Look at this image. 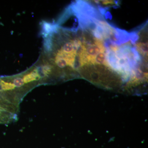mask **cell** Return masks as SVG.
Listing matches in <instances>:
<instances>
[{"instance_id": "obj_1", "label": "cell", "mask_w": 148, "mask_h": 148, "mask_svg": "<svg viewBox=\"0 0 148 148\" xmlns=\"http://www.w3.org/2000/svg\"><path fill=\"white\" fill-rule=\"evenodd\" d=\"M93 2L98 4V5H103V6L108 7L114 6L117 5V2L113 1H94Z\"/></svg>"}]
</instances>
